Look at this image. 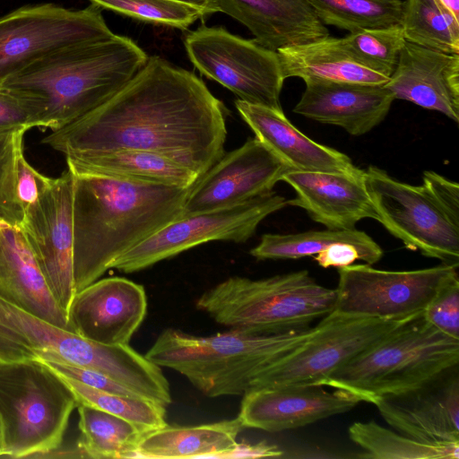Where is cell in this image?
<instances>
[{
	"label": "cell",
	"mask_w": 459,
	"mask_h": 459,
	"mask_svg": "<svg viewBox=\"0 0 459 459\" xmlns=\"http://www.w3.org/2000/svg\"><path fill=\"white\" fill-rule=\"evenodd\" d=\"M226 108L194 73L157 56L112 97L42 143L66 160L117 150L169 157L199 178L223 154Z\"/></svg>",
	"instance_id": "obj_1"
},
{
	"label": "cell",
	"mask_w": 459,
	"mask_h": 459,
	"mask_svg": "<svg viewBox=\"0 0 459 459\" xmlns=\"http://www.w3.org/2000/svg\"><path fill=\"white\" fill-rule=\"evenodd\" d=\"M76 292L99 280L125 252L180 218L191 187L73 174Z\"/></svg>",
	"instance_id": "obj_2"
},
{
	"label": "cell",
	"mask_w": 459,
	"mask_h": 459,
	"mask_svg": "<svg viewBox=\"0 0 459 459\" xmlns=\"http://www.w3.org/2000/svg\"><path fill=\"white\" fill-rule=\"evenodd\" d=\"M147 59L146 53L130 38L115 34L48 54L1 87L30 101L37 127L56 131L108 100Z\"/></svg>",
	"instance_id": "obj_3"
},
{
	"label": "cell",
	"mask_w": 459,
	"mask_h": 459,
	"mask_svg": "<svg viewBox=\"0 0 459 459\" xmlns=\"http://www.w3.org/2000/svg\"><path fill=\"white\" fill-rule=\"evenodd\" d=\"M312 330L254 334L229 329L198 336L167 328L144 356L178 372L205 396L243 395L259 372L299 346Z\"/></svg>",
	"instance_id": "obj_4"
},
{
	"label": "cell",
	"mask_w": 459,
	"mask_h": 459,
	"mask_svg": "<svg viewBox=\"0 0 459 459\" xmlns=\"http://www.w3.org/2000/svg\"><path fill=\"white\" fill-rule=\"evenodd\" d=\"M26 360L91 368L151 400L158 399L168 384L161 368L129 344L87 340L0 298V364Z\"/></svg>",
	"instance_id": "obj_5"
},
{
	"label": "cell",
	"mask_w": 459,
	"mask_h": 459,
	"mask_svg": "<svg viewBox=\"0 0 459 459\" xmlns=\"http://www.w3.org/2000/svg\"><path fill=\"white\" fill-rule=\"evenodd\" d=\"M458 362L459 340L432 326L421 311L333 372L322 385L373 403L379 397L425 385Z\"/></svg>",
	"instance_id": "obj_6"
},
{
	"label": "cell",
	"mask_w": 459,
	"mask_h": 459,
	"mask_svg": "<svg viewBox=\"0 0 459 459\" xmlns=\"http://www.w3.org/2000/svg\"><path fill=\"white\" fill-rule=\"evenodd\" d=\"M335 301V289L302 270L258 280L230 277L203 292L195 306L229 329L271 334L308 328L332 313Z\"/></svg>",
	"instance_id": "obj_7"
},
{
	"label": "cell",
	"mask_w": 459,
	"mask_h": 459,
	"mask_svg": "<svg viewBox=\"0 0 459 459\" xmlns=\"http://www.w3.org/2000/svg\"><path fill=\"white\" fill-rule=\"evenodd\" d=\"M76 405L62 377L45 363L0 364V458H38L60 446Z\"/></svg>",
	"instance_id": "obj_8"
},
{
	"label": "cell",
	"mask_w": 459,
	"mask_h": 459,
	"mask_svg": "<svg viewBox=\"0 0 459 459\" xmlns=\"http://www.w3.org/2000/svg\"><path fill=\"white\" fill-rule=\"evenodd\" d=\"M365 181L380 222L406 248L459 266V217L426 184L411 186L370 166Z\"/></svg>",
	"instance_id": "obj_9"
},
{
	"label": "cell",
	"mask_w": 459,
	"mask_h": 459,
	"mask_svg": "<svg viewBox=\"0 0 459 459\" xmlns=\"http://www.w3.org/2000/svg\"><path fill=\"white\" fill-rule=\"evenodd\" d=\"M114 35L94 4L80 10L51 3L15 9L0 17V87L48 54Z\"/></svg>",
	"instance_id": "obj_10"
},
{
	"label": "cell",
	"mask_w": 459,
	"mask_h": 459,
	"mask_svg": "<svg viewBox=\"0 0 459 459\" xmlns=\"http://www.w3.org/2000/svg\"><path fill=\"white\" fill-rule=\"evenodd\" d=\"M184 45L194 66L238 100L282 109L280 96L285 79L276 51L222 27L205 25L190 31Z\"/></svg>",
	"instance_id": "obj_11"
},
{
	"label": "cell",
	"mask_w": 459,
	"mask_h": 459,
	"mask_svg": "<svg viewBox=\"0 0 459 459\" xmlns=\"http://www.w3.org/2000/svg\"><path fill=\"white\" fill-rule=\"evenodd\" d=\"M403 320L332 312L321 318L304 342L259 372L249 389L322 385L333 372L374 344Z\"/></svg>",
	"instance_id": "obj_12"
},
{
	"label": "cell",
	"mask_w": 459,
	"mask_h": 459,
	"mask_svg": "<svg viewBox=\"0 0 459 459\" xmlns=\"http://www.w3.org/2000/svg\"><path fill=\"white\" fill-rule=\"evenodd\" d=\"M287 205L288 200L271 191L235 205L180 217L121 255L111 269L135 273L210 241L244 243L266 217Z\"/></svg>",
	"instance_id": "obj_13"
},
{
	"label": "cell",
	"mask_w": 459,
	"mask_h": 459,
	"mask_svg": "<svg viewBox=\"0 0 459 459\" xmlns=\"http://www.w3.org/2000/svg\"><path fill=\"white\" fill-rule=\"evenodd\" d=\"M333 312L386 320H403L423 311L437 291L458 277V266L385 271L369 264L338 268Z\"/></svg>",
	"instance_id": "obj_14"
},
{
	"label": "cell",
	"mask_w": 459,
	"mask_h": 459,
	"mask_svg": "<svg viewBox=\"0 0 459 459\" xmlns=\"http://www.w3.org/2000/svg\"><path fill=\"white\" fill-rule=\"evenodd\" d=\"M73 180V173L68 169L53 178L38 200L24 209L19 225L52 296L66 316L76 293Z\"/></svg>",
	"instance_id": "obj_15"
},
{
	"label": "cell",
	"mask_w": 459,
	"mask_h": 459,
	"mask_svg": "<svg viewBox=\"0 0 459 459\" xmlns=\"http://www.w3.org/2000/svg\"><path fill=\"white\" fill-rule=\"evenodd\" d=\"M290 168L257 138L224 152L193 185L182 216L235 205L273 191Z\"/></svg>",
	"instance_id": "obj_16"
},
{
	"label": "cell",
	"mask_w": 459,
	"mask_h": 459,
	"mask_svg": "<svg viewBox=\"0 0 459 459\" xmlns=\"http://www.w3.org/2000/svg\"><path fill=\"white\" fill-rule=\"evenodd\" d=\"M147 312L143 285L124 277L99 279L77 291L67 318L71 331L102 344L126 345Z\"/></svg>",
	"instance_id": "obj_17"
},
{
	"label": "cell",
	"mask_w": 459,
	"mask_h": 459,
	"mask_svg": "<svg viewBox=\"0 0 459 459\" xmlns=\"http://www.w3.org/2000/svg\"><path fill=\"white\" fill-rule=\"evenodd\" d=\"M397 432L428 443L459 442L458 365L419 387L376 399Z\"/></svg>",
	"instance_id": "obj_18"
},
{
	"label": "cell",
	"mask_w": 459,
	"mask_h": 459,
	"mask_svg": "<svg viewBox=\"0 0 459 459\" xmlns=\"http://www.w3.org/2000/svg\"><path fill=\"white\" fill-rule=\"evenodd\" d=\"M333 389L316 385L251 388L242 395L238 418L245 429L278 432L349 411L361 402Z\"/></svg>",
	"instance_id": "obj_19"
},
{
	"label": "cell",
	"mask_w": 459,
	"mask_h": 459,
	"mask_svg": "<svg viewBox=\"0 0 459 459\" xmlns=\"http://www.w3.org/2000/svg\"><path fill=\"white\" fill-rule=\"evenodd\" d=\"M296 192L288 204L307 211L330 230H352L365 218L377 220L368 194L365 170L326 173L289 170L281 178Z\"/></svg>",
	"instance_id": "obj_20"
},
{
	"label": "cell",
	"mask_w": 459,
	"mask_h": 459,
	"mask_svg": "<svg viewBox=\"0 0 459 459\" xmlns=\"http://www.w3.org/2000/svg\"><path fill=\"white\" fill-rule=\"evenodd\" d=\"M305 83L293 112L342 127L355 136L365 134L380 124L395 100L385 84L324 80H307Z\"/></svg>",
	"instance_id": "obj_21"
},
{
	"label": "cell",
	"mask_w": 459,
	"mask_h": 459,
	"mask_svg": "<svg viewBox=\"0 0 459 459\" xmlns=\"http://www.w3.org/2000/svg\"><path fill=\"white\" fill-rule=\"evenodd\" d=\"M385 86L395 100L438 111L459 122V55L406 41Z\"/></svg>",
	"instance_id": "obj_22"
},
{
	"label": "cell",
	"mask_w": 459,
	"mask_h": 459,
	"mask_svg": "<svg viewBox=\"0 0 459 459\" xmlns=\"http://www.w3.org/2000/svg\"><path fill=\"white\" fill-rule=\"evenodd\" d=\"M235 107L261 141L290 170L354 173L360 169L344 153L320 144L297 129L282 109L235 100Z\"/></svg>",
	"instance_id": "obj_23"
},
{
	"label": "cell",
	"mask_w": 459,
	"mask_h": 459,
	"mask_svg": "<svg viewBox=\"0 0 459 459\" xmlns=\"http://www.w3.org/2000/svg\"><path fill=\"white\" fill-rule=\"evenodd\" d=\"M219 11L245 25L259 45L277 51L329 36L307 0H214Z\"/></svg>",
	"instance_id": "obj_24"
},
{
	"label": "cell",
	"mask_w": 459,
	"mask_h": 459,
	"mask_svg": "<svg viewBox=\"0 0 459 459\" xmlns=\"http://www.w3.org/2000/svg\"><path fill=\"white\" fill-rule=\"evenodd\" d=\"M0 298L71 331L19 225L0 220Z\"/></svg>",
	"instance_id": "obj_25"
},
{
	"label": "cell",
	"mask_w": 459,
	"mask_h": 459,
	"mask_svg": "<svg viewBox=\"0 0 459 459\" xmlns=\"http://www.w3.org/2000/svg\"><path fill=\"white\" fill-rule=\"evenodd\" d=\"M245 428L238 418L193 426L165 425L141 437L133 459H217Z\"/></svg>",
	"instance_id": "obj_26"
},
{
	"label": "cell",
	"mask_w": 459,
	"mask_h": 459,
	"mask_svg": "<svg viewBox=\"0 0 459 459\" xmlns=\"http://www.w3.org/2000/svg\"><path fill=\"white\" fill-rule=\"evenodd\" d=\"M284 79L299 77L363 84H385L389 78L355 60L341 39L327 36L277 51Z\"/></svg>",
	"instance_id": "obj_27"
},
{
	"label": "cell",
	"mask_w": 459,
	"mask_h": 459,
	"mask_svg": "<svg viewBox=\"0 0 459 459\" xmlns=\"http://www.w3.org/2000/svg\"><path fill=\"white\" fill-rule=\"evenodd\" d=\"M77 175H97L167 186L191 187L199 177L164 155L142 150H117L66 160Z\"/></svg>",
	"instance_id": "obj_28"
},
{
	"label": "cell",
	"mask_w": 459,
	"mask_h": 459,
	"mask_svg": "<svg viewBox=\"0 0 459 459\" xmlns=\"http://www.w3.org/2000/svg\"><path fill=\"white\" fill-rule=\"evenodd\" d=\"M335 243L356 247L367 264L377 263L383 256L380 246L364 231L352 230H311L297 234L267 233L261 237L250 255L258 260L299 259L314 256Z\"/></svg>",
	"instance_id": "obj_29"
},
{
	"label": "cell",
	"mask_w": 459,
	"mask_h": 459,
	"mask_svg": "<svg viewBox=\"0 0 459 459\" xmlns=\"http://www.w3.org/2000/svg\"><path fill=\"white\" fill-rule=\"evenodd\" d=\"M80 437L85 458L133 459L145 431L121 417L87 406L76 405Z\"/></svg>",
	"instance_id": "obj_30"
},
{
	"label": "cell",
	"mask_w": 459,
	"mask_h": 459,
	"mask_svg": "<svg viewBox=\"0 0 459 459\" xmlns=\"http://www.w3.org/2000/svg\"><path fill=\"white\" fill-rule=\"evenodd\" d=\"M350 438L377 459H458L459 442L428 443L389 430L375 421L355 422Z\"/></svg>",
	"instance_id": "obj_31"
},
{
	"label": "cell",
	"mask_w": 459,
	"mask_h": 459,
	"mask_svg": "<svg viewBox=\"0 0 459 459\" xmlns=\"http://www.w3.org/2000/svg\"><path fill=\"white\" fill-rule=\"evenodd\" d=\"M399 24L406 41L459 55V20L437 0H405Z\"/></svg>",
	"instance_id": "obj_32"
},
{
	"label": "cell",
	"mask_w": 459,
	"mask_h": 459,
	"mask_svg": "<svg viewBox=\"0 0 459 459\" xmlns=\"http://www.w3.org/2000/svg\"><path fill=\"white\" fill-rule=\"evenodd\" d=\"M324 25L349 32L400 23L402 0H307Z\"/></svg>",
	"instance_id": "obj_33"
},
{
	"label": "cell",
	"mask_w": 459,
	"mask_h": 459,
	"mask_svg": "<svg viewBox=\"0 0 459 459\" xmlns=\"http://www.w3.org/2000/svg\"><path fill=\"white\" fill-rule=\"evenodd\" d=\"M60 376L74 394L77 404H84L121 417L135 424L145 432L168 424L166 421L167 407L156 402L144 397L98 390L75 379Z\"/></svg>",
	"instance_id": "obj_34"
},
{
	"label": "cell",
	"mask_w": 459,
	"mask_h": 459,
	"mask_svg": "<svg viewBox=\"0 0 459 459\" xmlns=\"http://www.w3.org/2000/svg\"><path fill=\"white\" fill-rule=\"evenodd\" d=\"M341 40L355 60L388 77L394 73L406 42L400 24L350 32Z\"/></svg>",
	"instance_id": "obj_35"
},
{
	"label": "cell",
	"mask_w": 459,
	"mask_h": 459,
	"mask_svg": "<svg viewBox=\"0 0 459 459\" xmlns=\"http://www.w3.org/2000/svg\"><path fill=\"white\" fill-rule=\"evenodd\" d=\"M100 8L111 10L145 22L186 30L206 13L179 0H90Z\"/></svg>",
	"instance_id": "obj_36"
},
{
	"label": "cell",
	"mask_w": 459,
	"mask_h": 459,
	"mask_svg": "<svg viewBox=\"0 0 459 459\" xmlns=\"http://www.w3.org/2000/svg\"><path fill=\"white\" fill-rule=\"evenodd\" d=\"M24 134V131L0 134V220L14 225H20L23 216L16 199L15 179Z\"/></svg>",
	"instance_id": "obj_37"
},
{
	"label": "cell",
	"mask_w": 459,
	"mask_h": 459,
	"mask_svg": "<svg viewBox=\"0 0 459 459\" xmlns=\"http://www.w3.org/2000/svg\"><path fill=\"white\" fill-rule=\"evenodd\" d=\"M423 315L432 326L459 340V277L437 291L423 310Z\"/></svg>",
	"instance_id": "obj_38"
},
{
	"label": "cell",
	"mask_w": 459,
	"mask_h": 459,
	"mask_svg": "<svg viewBox=\"0 0 459 459\" xmlns=\"http://www.w3.org/2000/svg\"><path fill=\"white\" fill-rule=\"evenodd\" d=\"M37 127L30 101L22 94L0 87V134Z\"/></svg>",
	"instance_id": "obj_39"
},
{
	"label": "cell",
	"mask_w": 459,
	"mask_h": 459,
	"mask_svg": "<svg viewBox=\"0 0 459 459\" xmlns=\"http://www.w3.org/2000/svg\"><path fill=\"white\" fill-rule=\"evenodd\" d=\"M39 361L45 363L58 374L75 379L92 388L118 394L143 397L135 391L115 381L108 376L96 370L60 361Z\"/></svg>",
	"instance_id": "obj_40"
},
{
	"label": "cell",
	"mask_w": 459,
	"mask_h": 459,
	"mask_svg": "<svg viewBox=\"0 0 459 459\" xmlns=\"http://www.w3.org/2000/svg\"><path fill=\"white\" fill-rule=\"evenodd\" d=\"M52 179L34 169L25 159L23 152L20 153L16 162L15 193L23 211L38 200Z\"/></svg>",
	"instance_id": "obj_41"
},
{
	"label": "cell",
	"mask_w": 459,
	"mask_h": 459,
	"mask_svg": "<svg viewBox=\"0 0 459 459\" xmlns=\"http://www.w3.org/2000/svg\"><path fill=\"white\" fill-rule=\"evenodd\" d=\"M323 268L343 267L352 264L357 260L363 261L360 251L348 243H335L313 256Z\"/></svg>",
	"instance_id": "obj_42"
},
{
	"label": "cell",
	"mask_w": 459,
	"mask_h": 459,
	"mask_svg": "<svg viewBox=\"0 0 459 459\" xmlns=\"http://www.w3.org/2000/svg\"><path fill=\"white\" fill-rule=\"evenodd\" d=\"M283 452L275 445L266 441L257 443L237 442L230 449L221 454L217 459H241L279 457Z\"/></svg>",
	"instance_id": "obj_43"
},
{
	"label": "cell",
	"mask_w": 459,
	"mask_h": 459,
	"mask_svg": "<svg viewBox=\"0 0 459 459\" xmlns=\"http://www.w3.org/2000/svg\"><path fill=\"white\" fill-rule=\"evenodd\" d=\"M38 458H85V455L76 442L74 446H66L62 443L57 447L40 455Z\"/></svg>",
	"instance_id": "obj_44"
},
{
	"label": "cell",
	"mask_w": 459,
	"mask_h": 459,
	"mask_svg": "<svg viewBox=\"0 0 459 459\" xmlns=\"http://www.w3.org/2000/svg\"><path fill=\"white\" fill-rule=\"evenodd\" d=\"M203 9L206 14H212L220 12L214 0H179Z\"/></svg>",
	"instance_id": "obj_45"
},
{
	"label": "cell",
	"mask_w": 459,
	"mask_h": 459,
	"mask_svg": "<svg viewBox=\"0 0 459 459\" xmlns=\"http://www.w3.org/2000/svg\"><path fill=\"white\" fill-rule=\"evenodd\" d=\"M447 11H449L456 19L459 20V0H437Z\"/></svg>",
	"instance_id": "obj_46"
},
{
	"label": "cell",
	"mask_w": 459,
	"mask_h": 459,
	"mask_svg": "<svg viewBox=\"0 0 459 459\" xmlns=\"http://www.w3.org/2000/svg\"><path fill=\"white\" fill-rule=\"evenodd\" d=\"M0 455H1V434H0Z\"/></svg>",
	"instance_id": "obj_47"
}]
</instances>
